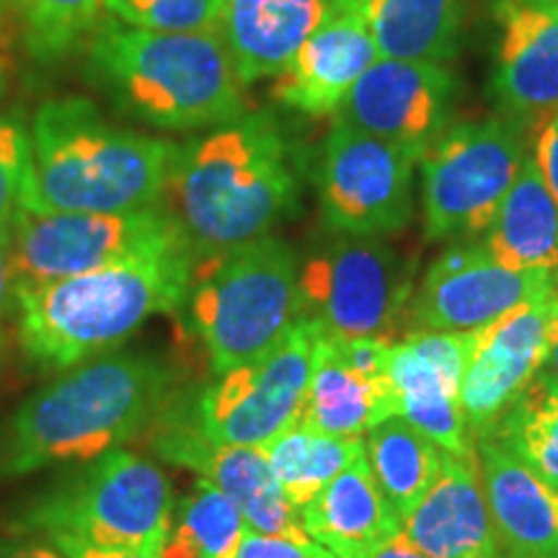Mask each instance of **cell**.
<instances>
[{"label":"cell","instance_id":"cell-32","mask_svg":"<svg viewBox=\"0 0 558 558\" xmlns=\"http://www.w3.org/2000/svg\"><path fill=\"white\" fill-rule=\"evenodd\" d=\"M226 0H107L120 24L158 34L220 32Z\"/></svg>","mask_w":558,"mask_h":558},{"label":"cell","instance_id":"cell-40","mask_svg":"<svg viewBox=\"0 0 558 558\" xmlns=\"http://www.w3.org/2000/svg\"><path fill=\"white\" fill-rule=\"evenodd\" d=\"M365 558H427L403 533L390 535L380 546H375Z\"/></svg>","mask_w":558,"mask_h":558},{"label":"cell","instance_id":"cell-35","mask_svg":"<svg viewBox=\"0 0 558 558\" xmlns=\"http://www.w3.org/2000/svg\"><path fill=\"white\" fill-rule=\"evenodd\" d=\"M533 158L543 173V181L558 202V111L538 128Z\"/></svg>","mask_w":558,"mask_h":558},{"label":"cell","instance_id":"cell-28","mask_svg":"<svg viewBox=\"0 0 558 558\" xmlns=\"http://www.w3.org/2000/svg\"><path fill=\"white\" fill-rule=\"evenodd\" d=\"M262 450L284 497L290 499L292 507L300 509L308 505L331 478H337L349 463L365 456V439L324 435V432L295 422Z\"/></svg>","mask_w":558,"mask_h":558},{"label":"cell","instance_id":"cell-23","mask_svg":"<svg viewBox=\"0 0 558 558\" xmlns=\"http://www.w3.org/2000/svg\"><path fill=\"white\" fill-rule=\"evenodd\" d=\"M298 518L311 541L333 558H365L390 535L401 533V518L383 497L365 456L300 507Z\"/></svg>","mask_w":558,"mask_h":558},{"label":"cell","instance_id":"cell-5","mask_svg":"<svg viewBox=\"0 0 558 558\" xmlns=\"http://www.w3.org/2000/svg\"><path fill=\"white\" fill-rule=\"evenodd\" d=\"M88 70L124 114L150 128H226L246 117L220 32L158 34L104 21L88 45Z\"/></svg>","mask_w":558,"mask_h":558},{"label":"cell","instance_id":"cell-31","mask_svg":"<svg viewBox=\"0 0 558 558\" xmlns=\"http://www.w3.org/2000/svg\"><path fill=\"white\" fill-rule=\"evenodd\" d=\"M34 60L65 58L101 26L107 0H11Z\"/></svg>","mask_w":558,"mask_h":558},{"label":"cell","instance_id":"cell-42","mask_svg":"<svg viewBox=\"0 0 558 558\" xmlns=\"http://www.w3.org/2000/svg\"><path fill=\"white\" fill-rule=\"evenodd\" d=\"M514 3H527V5H558V0H514Z\"/></svg>","mask_w":558,"mask_h":558},{"label":"cell","instance_id":"cell-27","mask_svg":"<svg viewBox=\"0 0 558 558\" xmlns=\"http://www.w3.org/2000/svg\"><path fill=\"white\" fill-rule=\"evenodd\" d=\"M365 458L383 497L403 520L442 473L448 452L403 416H390L367 432Z\"/></svg>","mask_w":558,"mask_h":558},{"label":"cell","instance_id":"cell-4","mask_svg":"<svg viewBox=\"0 0 558 558\" xmlns=\"http://www.w3.org/2000/svg\"><path fill=\"white\" fill-rule=\"evenodd\" d=\"M194 267L197 256L186 243L13 292L21 344L41 365L58 369L101 357L153 316L186 305Z\"/></svg>","mask_w":558,"mask_h":558},{"label":"cell","instance_id":"cell-20","mask_svg":"<svg viewBox=\"0 0 558 558\" xmlns=\"http://www.w3.org/2000/svg\"><path fill=\"white\" fill-rule=\"evenodd\" d=\"M401 533L427 558H505L478 458H445L435 484L401 520Z\"/></svg>","mask_w":558,"mask_h":558},{"label":"cell","instance_id":"cell-25","mask_svg":"<svg viewBox=\"0 0 558 558\" xmlns=\"http://www.w3.org/2000/svg\"><path fill=\"white\" fill-rule=\"evenodd\" d=\"M484 248L509 269L548 271L558 277V202L543 181L535 158H525L497 218L486 230Z\"/></svg>","mask_w":558,"mask_h":558},{"label":"cell","instance_id":"cell-3","mask_svg":"<svg viewBox=\"0 0 558 558\" xmlns=\"http://www.w3.org/2000/svg\"><path fill=\"white\" fill-rule=\"evenodd\" d=\"M163 197L199 262L269 235L295 209L298 179L275 124L241 117L179 150Z\"/></svg>","mask_w":558,"mask_h":558},{"label":"cell","instance_id":"cell-29","mask_svg":"<svg viewBox=\"0 0 558 558\" xmlns=\"http://www.w3.org/2000/svg\"><path fill=\"white\" fill-rule=\"evenodd\" d=\"M248 525L218 486L199 478L173 507L160 558H239Z\"/></svg>","mask_w":558,"mask_h":558},{"label":"cell","instance_id":"cell-14","mask_svg":"<svg viewBox=\"0 0 558 558\" xmlns=\"http://www.w3.org/2000/svg\"><path fill=\"white\" fill-rule=\"evenodd\" d=\"M456 78L439 62L375 60L339 104V124L427 156L448 130Z\"/></svg>","mask_w":558,"mask_h":558},{"label":"cell","instance_id":"cell-24","mask_svg":"<svg viewBox=\"0 0 558 558\" xmlns=\"http://www.w3.org/2000/svg\"><path fill=\"white\" fill-rule=\"evenodd\" d=\"M399 393L393 383H373L339 360L326 333L318 341L308 393L300 424L324 435L362 439L390 416H399Z\"/></svg>","mask_w":558,"mask_h":558},{"label":"cell","instance_id":"cell-39","mask_svg":"<svg viewBox=\"0 0 558 558\" xmlns=\"http://www.w3.org/2000/svg\"><path fill=\"white\" fill-rule=\"evenodd\" d=\"M163 541H156V543H150V546H143V548H128V550L75 546V548H65L62 554H65L68 558H160Z\"/></svg>","mask_w":558,"mask_h":558},{"label":"cell","instance_id":"cell-11","mask_svg":"<svg viewBox=\"0 0 558 558\" xmlns=\"http://www.w3.org/2000/svg\"><path fill=\"white\" fill-rule=\"evenodd\" d=\"M411 267L383 239L341 235L298 275L295 318L333 337L388 339L409 308Z\"/></svg>","mask_w":558,"mask_h":558},{"label":"cell","instance_id":"cell-16","mask_svg":"<svg viewBox=\"0 0 558 558\" xmlns=\"http://www.w3.org/2000/svg\"><path fill=\"white\" fill-rule=\"evenodd\" d=\"M556 318L558 292H548L478 331V344L460 383V407L471 437L492 429L535 380Z\"/></svg>","mask_w":558,"mask_h":558},{"label":"cell","instance_id":"cell-26","mask_svg":"<svg viewBox=\"0 0 558 558\" xmlns=\"http://www.w3.org/2000/svg\"><path fill=\"white\" fill-rule=\"evenodd\" d=\"M383 60L445 65L458 52L460 0H362Z\"/></svg>","mask_w":558,"mask_h":558},{"label":"cell","instance_id":"cell-9","mask_svg":"<svg viewBox=\"0 0 558 558\" xmlns=\"http://www.w3.org/2000/svg\"><path fill=\"white\" fill-rule=\"evenodd\" d=\"M527 158L522 124L509 117L452 124L422 158L424 235L486 233Z\"/></svg>","mask_w":558,"mask_h":558},{"label":"cell","instance_id":"cell-22","mask_svg":"<svg viewBox=\"0 0 558 558\" xmlns=\"http://www.w3.org/2000/svg\"><path fill=\"white\" fill-rule=\"evenodd\" d=\"M352 0H226L220 37L243 86L275 78Z\"/></svg>","mask_w":558,"mask_h":558},{"label":"cell","instance_id":"cell-10","mask_svg":"<svg viewBox=\"0 0 558 558\" xmlns=\"http://www.w3.org/2000/svg\"><path fill=\"white\" fill-rule=\"evenodd\" d=\"M320 337L324 329L316 320L295 318L267 352L205 388L194 427L215 445L267 448L300 418Z\"/></svg>","mask_w":558,"mask_h":558},{"label":"cell","instance_id":"cell-21","mask_svg":"<svg viewBox=\"0 0 558 558\" xmlns=\"http://www.w3.org/2000/svg\"><path fill=\"white\" fill-rule=\"evenodd\" d=\"M484 494L505 558H558V492L492 435L476 437Z\"/></svg>","mask_w":558,"mask_h":558},{"label":"cell","instance_id":"cell-15","mask_svg":"<svg viewBox=\"0 0 558 558\" xmlns=\"http://www.w3.org/2000/svg\"><path fill=\"white\" fill-rule=\"evenodd\" d=\"M476 344L478 331H411L390 349L388 375L399 393V416L456 458H476L460 407V383Z\"/></svg>","mask_w":558,"mask_h":558},{"label":"cell","instance_id":"cell-37","mask_svg":"<svg viewBox=\"0 0 558 558\" xmlns=\"http://www.w3.org/2000/svg\"><path fill=\"white\" fill-rule=\"evenodd\" d=\"M0 558H68L50 541L37 538V535H13V538H0Z\"/></svg>","mask_w":558,"mask_h":558},{"label":"cell","instance_id":"cell-12","mask_svg":"<svg viewBox=\"0 0 558 558\" xmlns=\"http://www.w3.org/2000/svg\"><path fill=\"white\" fill-rule=\"evenodd\" d=\"M416 163L418 153L337 122L318 163L324 222L360 239L401 233L414 215Z\"/></svg>","mask_w":558,"mask_h":558},{"label":"cell","instance_id":"cell-8","mask_svg":"<svg viewBox=\"0 0 558 558\" xmlns=\"http://www.w3.org/2000/svg\"><path fill=\"white\" fill-rule=\"evenodd\" d=\"M186 243L184 230L160 205L135 213H34L21 207L11 222L13 292Z\"/></svg>","mask_w":558,"mask_h":558},{"label":"cell","instance_id":"cell-2","mask_svg":"<svg viewBox=\"0 0 558 558\" xmlns=\"http://www.w3.org/2000/svg\"><path fill=\"white\" fill-rule=\"evenodd\" d=\"M32 169L21 207L34 213H135L158 207L181 145L101 117L94 101L41 104L32 124Z\"/></svg>","mask_w":558,"mask_h":558},{"label":"cell","instance_id":"cell-38","mask_svg":"<svg viewBox=\"0 0 558 558\" xmlns=\"http://www.w3.org/2000/svg\"><path fill=\"white\" fill-rule=\"evenodd\" d=\"M13 308V271H11V226H0V320Z\"/></svg>","mask_w":558,"mask_h":558},{"label":"cell","instance_id":"cell-30","mask_svg":"<svg viewBox=\"0 0 558 558\" xmlns=\"http://www.w3.org/2000/svg\"><path fill=\"white\" fill-rule=\"evenodd\" d=\"M484 435L499 439L558 492V393L533 380Z\"/></svg>","mask_w":558,"mask_h":558},{"label":"cell","instance_id":"cell-34","mask_svg":"<svg viewBox=\"0 0 558 558\" xmlns=\"http://www.w3.org/2000/svg\"><path fill=\"white\" fill-rule=\"evenodd\" d=\"M239 558H333L324 548H305L288 538H275V535H262L248 530L239 548Z\"/></svg>","mask_w":558,"mask_h":558},{"label":"cell","instance_id":"cell-33","mask_svg":"<svg viewBox=\"0 0 558 558\" xmlns=\"http://www.w3.org/2000/svg\"><path fill=\"white\" fill-rule=\"evenodd\" d=\"M32 169V145L26 132L0 120V226H11L24 202V186Z\"/></svg>","mask_w":558,"mask_h":558},{"label":"cell","instance_id":"cell-1","mask_svg":"<svg viewBox=\"0 0 558 558\" xmlns=\"http://www.w3.org/2000/svg\"><path fill=\"white\" fill-rule=\"evenodd\" d=\"M177 373L153 354L107 352L70 367L13 414L0 473L24 476L122 448L163 416Z\"/></svg>","mask_w":558,"mask_h":558},{"label":"cell","instance_id":"cell-36","mask_svg":"<svg viewBox=\"0 0 558 558\" xmlns=\"http://www.w3.org/2000/svg\"><path fill=\"white\" fill-rule=\"evenodd\" d=\"M13 34H16V21H13L11 0H0V99L11 86L13 75Z\"/></svg>","mask_w":558,"mask_h":558},{"label":"cell","instance_id":"cell-7","mask_svg":"<svg viewBox=\"0 0 558 558\" xmlns=\"http://www.w3.org/2000/svg\"><path fill=\"white\" fill-rule=\"evenodd\" d=\"M298 275L295 251L277 235L197 262L186 308L215 375L259 357L295 324Z\"/></svg>","mask_w":558,"mask_h":558},{"label":"cell","instance_id":"cell-6","mask_svg":"<svg viewBox=\"0 0 558 558\" xmlns=\"http://www.w3.org/2000/svg\"><path fill=\"white\" fill-rule=\"evenodd\" d=\"M173 507L166 473L148 458L114 448L41 492L13 527L60 550H128L163 541Z\"/></svg>","mask_w":558,"mask_h":558},{"label":"cell","instance_id":"cell-19","mask_svg":"<svg viewBox=\"0 0 558 558\" xmlns=\"http://www.w3.org/2000/svg\"><path fill=\"white\" fill-rule=\"evenodd\" d=\"M380 60L373 34L352 0L300 47L295 58L271 83V99L303 114H333L360 75Z\"/></svg>","mask_w":558,"mask_h":558},{"label":"cell","instance_id":"cell-17","mask_svg":"<svg viewBox=\"0 0 558 558\" xmlns=\"http://www.w3.org/2000/svg\"><path fill=\"white\" fill-rule=\"evenodd\" d=\"M156 450L171 463L197 471L233 501L248 530L320 548L300 525L298 509L284 497L262 448L215 445L192 422H169L156 437Z\"/></svg>","mask_w":558,"mask_h":558},{"label":"cell","instance_id":"cell-13","mask_svg":"<svg viewBox=\"0 0 558 558\" xmlns=\"http://www.w3.org/2000/svg\"><path fill=\"white\" fill-rule=\"evenodd\" d=\"M556 292V275L509 269L481 246H456L439 254L414 295L416 331L476 333L530 300Z\"/></svg>","mask_w":558,"mask_h":558},{"label":"cell","instance_id":"cell-18","mask_svg":"<svg viewBox=\"0 0 558 558\" xmlns=\"http://www.w3.org/2000/svg\"><path fill=\"white\" fill-rule=\"evenodd\" d=\"M492 88L509 120L541 128L558 111V5L499 0Z\"/></svg>","mask_w":558,"mask_h":558},{"label":"cell","instance_id":"cell-41","mask_svg":"<svg viewBox=\"0 0 558 558\" xmlns=\"http://www.w3.org/2000/svg\"><path fill=\"white\" fill-rule=\"evenodd\" d=\"M535 380L543 383L548 390H554L558 393V318L554 324V333H550V344H548V354L546 360H543V365L538 369V375H535Z\"/></svg>","mask_w":558,"mask_h":558}]
</instances>
